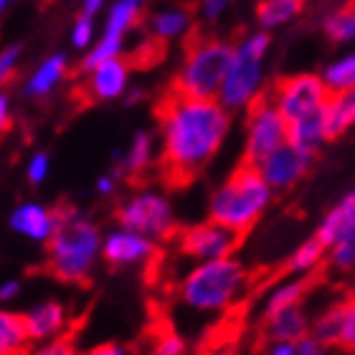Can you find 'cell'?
Masks as SVG:
<instances>
[{
	"label": "cell",
	"instance_id": "obj_7",
	"mask_svg": "<svg viewBox=\"0 0 355 355\" xmlns=\"http://www.w3.org/2000/svg\"><path fill=\"white\" fill-rule=\"evenodd\" d=\"M284 145H287V119L274 107L269 92H259V96L246 107V142L241 160L249 165H261Z\"/></svg>",
	"mask_w": 355,
	"mask_h": 355
},
{
	"label": "cell",
	"instance_id": "obj_5",
	"mask_svg": "<svg viewBox=\"0 0 355 355\" xmlns=\"http://www.w3.org/2000/svg\"><path fill=\"white\" fill-rule=\"evenodd\" d=\"M246 266L236 257L198 261L180 282V300L198 312L229 310L246 289Z\"/></svg>",
	"mask_w": 355,
	"mask_h": 355
},
{
	"label": "cell",
	"instance_id": "obj_30",
	"mask_svg": "<svg viewBox=\"0 0 355 355\" xmlns=\"http://www.w3.org/2000/svg\"><path fill=\"white\" fill-rule=\"evenodd\" d=\"M322 79H325V84L333 89V92L355 87V51L350 53V56H345V59L330 64V67L325 69V76H322Z\"/></svg>",
	"mask_w": 355,
	"mask_h": 355
},
{
	"label": "cell",
	"instance_id": "obj_45",
	"mask_svg": "<svg viewBox=\"0 0 355 355\" xmlns=\"http://www.w3.org/2000/svg\"><path fill=\"white\" fill-rule=\"evenodd\" d=\"M99 6H102V0H84V10H82V13L94 15L96 10H99Z\"/></svg>",
	"mask_w": 355,
	"mask_h": 355
},
{
	"label": "cell",
	"instance_id": "obj_47",
	"mask_svg": "<svg viewBox=\"0 0 355 355\" xmlns=\"http://www.w3.org/2000/svg\"><path fill=\"white\" fill-rule=\"evenodd\" d=\"M348 3H350V6H355V0H348Z\"/></svg>",
	"mask_w": 355,
	"mask_h": 355
},
{
	"label": "cell",
	"instance_id": "obj_34",
	"mask_svg": "<svg viewBox=\"0 0 355 355\" xmlns=\"http://www.w3.org/2000/svg\"><path fill=\"white\" fill-rule=\"evenodd\" d=\"M338 348H343L345 353H355V297H345V320H343Z\"/></svg>",
	"mask_w": 355,
	"mask_h": 355
},
{
	"label": "cell",
	"instance_id": "obj_37",
	"mask_svg": "<svg viewBox=\"0 0 355 355\" xmlns=\"http://www.w3.org/2000/svg\"><path fill=\"white\" fill-rule=\"evenodd\" d=\"M18 56H21V46H10V49H6V51H3V59H0V76H3V82L13 79Z\"/></svg>",
	"mask_w": 355,
	"mask_h": 355
},
{
	"label": "cell",
	"instance_id": "obj_12",
	"mask_svg": "<svg viewBox=\"0 0 355 355\" xmlns=\"http://www.w3.org/2000/svg\"><path fill=\"white\" fill-rule=\"evenodd\" d=\"M130 61L125 56H114V59L104 61L92 71H87V82L79 84L76 96L84 102H104V99H114L125 92L127 87V74H130Z\"/></svg>",
	"mask_w": 355,
	"mask_h": 355
},
{
	"label": "cell",
	"instance_id": "obj_21",
	"mask_svg": "<svg viewBox=\"0 0 355 355\" xmlns=\"http://www.w3.org/2000/svg\"><path fill=\"white\" fill-rule=\"evenodd\" d=\"M31 335L26 327V318L18 312L0 315V355H28Z\"/></svg>",
	"mask_w": 355,
	"mask_h": 355
},
{
	"label": "cell",
	"instance_id": "obj_33",
	"mask_svg": "<svg viewBox=\"0 0 355 355\" xmlns=\"http://www.w3.org/2000/svg\"><path fill=\"white\" fill-rule=\"evenodd\" d=\"M153 355H188V345H185V340L178 333L163 330L160 335H155Z\"/></svg>",
	"mask_w": 355,
	"mask_h": 355
},
{
	"label": "cell",
	"instance_id": "obj_24",
	"mask_svg": "<svg viewBox=\"0 0 355 355\" xmlns=\"http://www.w3.org/2000/svg\"><path fill=\"white\" fill-rule=\"evenodd\" d=\"M153 153H155L153 135H150V132H137V135H135L132 145L127 148V155H125V160H122V168L114 173V178H117L119 173H125V175H130V178L142 175V173L153 165V157H155Z\"/></svg>",
	"mask_w": 355,
	"mask_h": 355
},
{
	"label": "cell",
	"instance_id": "obj_20",
	"mask_svg": "<svg viewBox=\"0 0 355 355\" xmlns=\"http://www.w3.org/2000/svg\"><path fill=\"white\" fill-rule=\"evenodd\" d=\"M67 74H69L67 59H64L61 53H56L51 59H46L44 64L31 74V79L26 82L23 92L28 96H49L53 89L59 87V82L67 79Z\"/></svg>",
	"mask_w": 355,
	"mask_h": 355
},
{
	"label": "cell",
	"instance_id": "obj_42",
	"mask_svg": "<svg viewBox=\"0 0 355 355\" xmlns=\"http://www.w3.org/2000/svg\"><path fill=\"white\" fill-rule=\"evenodd\" d=\"M114 185H117V178L102 175L96 180V193H99V196H112V193H114Z\"/></svg>",
	"mask_w": 355,
	"mask_h": 355
},
{
	"label": "cell",
	"instance_id": "obj_49",
	"mask_svg": "<svg viewBox=\"0 0 355 355\" xmlns=\"http://www.w3.org/2000/svg\"><path fill=\"white\" fill-rule=\"evenodd\" d=\"M3 6H8V0H3Z\"/></svg>",
	"mask_w": 355,
	"mask_h": 355
},
{
	"label": "cell",
	"instance_id": "obj_48",
	"mask_svg": "<svg viewBox=\"0 0 355 355\" xmlns=\"http://www.w3.org/2000/svg\"><path fill=\"white\" fill-rule=\"evenodd\" d=\"M350 196H353V200H355V191H353V193H350Z\"/></svg>",
	"mask_w": 355,
	"mask_h": 355
},
{
	"label": "cell",
	"instance_id": "obj_31",
	"mask_svg": "<svg viewBox=\"0 0 355 355\" xmlns=\"http://www.w3.org/2000/svg\"><path fill=\"white\" fill-rule=\"evenodd\" d=\"M188 13L191 10H173V13H157L153 18V33L163 38L178 36V33H185L191 28L188 26Z\"/></svg>",
	"mask_w": 355,
	"mask_h": 355
},
{
	"label": "cell",
	"instance_id": "obj_11",
	"mask_svg": "<svg viewBox=\"0 0 355 355\" xmlns=\"http://www.w3.org/2000/svg\"><path fill=\"white\" fill-rule=\"evenodd\" d=\"M155 257V239L137 234L130 229H114L104 236L102 259L110 266H132L145 264Z\"/></svg>",
	"mask_w": 355,
	"mask_h": 355
},
{
	"label": "cell",
	"instance_id": "obj_19",
	"mask_svg": "<svg viewBox=\"0 0 355 355\" xmlns=\"http://www.w3.org/2000/svg\"><path fill=\"white\" fill-rule=\"evenodd\" d=\"M264 330L269 335V340L274 343H297L310 333V322L300 307H289V310L264 318Z\"/></svg>",
	"mask_w": 355,
	"mask_h": 355
},
{
	"label": "cell",
	"instance_id": "obj_44",
	"mask_svg": "<svg viewBox=\"0 0 355 355\" xmlns=\"http://www.w3.org/2000/svg\"><path fill=\"white\" fill-rule=\"evenodd\" d=\"M269 355H297V345L295 343H274Z\"/></svg>",
	"mask_w": 355,
	"mask_h": 355
},
{
	"label": "cell",
	"instance_id": "obj_13",
	"mask_svg": "<svg viewBox=\"0 0 355 355\" xmlns=\"http://www.w3.org/2000/svg\"><path fill=\"white\" fill-rule=\"evenodd\" d=\"M310 163H312L310 155L300 153V150L292 148L287 142L284 148H279L277 153H272V155L266 157L264 163L259 165V171L266 178V183L272 185V191H289L292 185H297L307 175Z\"/></svg>",
	"mask_w": 355,
	"mask_h": 355
},
{
	"label": "cell",
	"instance_id": "obj_36",
	"mask_svg": "<svg viewBox=\"0 0 355 355\" xmlns=\"http://www.w3.org/2000/svg\"><path fill=\"white\" fill-rule=\"evenodd\" d=\"M92 38V15L82 13L74 23V33H71V41H74L76 49H84Z\"/></svg>",
	"mask_w": 355,
	"mask_h": 355
},
{
	"label": "cell",
	"instance_id": "obj_39",
	"mask_svg": "<svg viewBox=\"0 0 355 355\" xmlns=\"http://www.w3.org/2000/svg\"><path fill=\"white\" fill-rule=\"evenodd\" d=\"M79 355H130L119 343H102V345H94V348L84 350Z\"/></svg>",
	"mask_w": 355,
	"mask_h": 355
},
{
	"label": "cell",
	"instance_id": "obj_22",
	"mask_svg": "<svg viewBox=\"0 0 355 355\" xmlns=\"http://www.w3.org/2000/svg\"><path fill=\"white\" fill-rule=\"evenodd\" d=\"M307 292H310V277L287 279V282H282V284H277V287L269 292V297H266L261 320L269 318V315H277V312H282V310H289V307H300Z\"/></svg>",
	"mask_w": 355,
	"mask_h": 355
},
{
	"label": "cell",
	"instance_id": "obj_3",
	"mask_svg": "<svg viewBox=\"0 0 355 355\" xmlns=\"http://www.w3.org/2000/svg\"><path fill=\"white\" fill-rule=\"evenodd\" d=\"M183 67L168 89L198 99H218L231 64L236 59V44L208 36L198 26H191L183 41Z\"/></svg>",
	"mask_w": 355,
	"mask_h": 355
},
{
	"label": "cell",
	"instance_id": "obj_14",
	"mask_svg": "<svg viewBox=\"0 0 355 355\" xmlns=\"http://www.w3.org/2000/svg\"><path fill=\"white\" fill-rule=\"evenodd\" d=\"M10 223V229L15 234H21V236L31 239V241H46L49 244V239L53 236V231H56V221H53V208H46L41 203H18L13 208V214L8 218Z\"/></svg>",
	"mask_w": 355,
	"mask_h": 355
},
{
	"label": "cell",
	"instance_id": "obj_43",
	"mask_svg": "<svg viewBox=\"0 0 355 355\" xmlns=\"http://www.w3.org/2000/svg\"><path fill=\"white\" fill-rule=\"evenodd\" d=\"M0 122H3V132L10 130V102H8V94L0 96Z\"/></svg>",
	"mask_w": 355,
	"mask_h": 355
},
{
	"label": "cell",
	"instance_id": "obj_23",
	"mask_svg": "<svg viewBox=\"0 0 355 355\" xmlns=\"http://www.w3.org/2000/svg\"><path fill=\"white\" fill-rule=\"evenodd\" d=\"M325 252L327 249L320 244L315 236L307 239L304 244H300L295 252L289 254V259L284 261V274H292V277H310V274L325 261Z\"/></svg>",
	"mask_w": 355,
	"mask_h": 355
},
{
	"label": "cell",
	"instance_id": "obj_6",
	"mask_svg": "<svg viewBox=\"0 0 355 355\" xmlns=\"http://www.w3.org/2000/svg\"><path fill=\"white\" fill-rule=\"evenodd\" d=\"M266 49H269V33H257L236 44V59L231 64V71L218 94V102L229 112L246 110L259 96L261 59Z\"/></svg>",
	"mask_w": 355,
	"mask_h": 355
},
{
	"label": "cell",
	"instance_id": "obj_32",
	"mask_svg": "<svg viewBox=\"0 0 355 355\" xmlns=\"http://www.w3.org/2000/svg\"><path fill=\"white\" fill-rule=\"evenodd\" d=\"M28 355H79L76 353V343L71 333H61L53 340L41 343L36 350H28Z\"/></svg>",
	"mask_w": 355,
	"mask_h": 355
},
{
	"label": "cell",
	"instance_id": "obj_8",
	"mask_svg": "<svg viewBox=\"0 0 355 355\" xmlns=\"http://www.w3.org/2000/svg\"><path fill=\"white\" fill-rule=\"evenodd\" d=\"M114 218L122 229L137 231L145 236L163 241L175 239V211L173 203L157 191H140L125 198L114 211Z\"/></svg>",
	"mask_w": 355,
	"mask_h": 355
},
{
	"label": "cell",
	"instance_id": "obj_28",
	"mask_svg": "<svg viewBox=\"0 0 355 355\" xmlns=\"http://www.w3.org/2000/svg\"><path fill=\"white\" fill-rule=\"evenodd\" d=\"M322 28H325L327 38L335 41V44H343V41L355 38V6L345 3L340 10H335V13L327 18Z\"/></svg>",
	"mask_w": 355,
	"mask_h": 355
},
{
	"label": "cell",
	"instance_id": "obj_27",
	"mask_svg": "<svg viewBox=\"0 0 355 355\" xmlns=\"http://www.w3.org/2000/svg\"><path fill=\"white\" fill-rule=\"evenodd\" d=\"M165 53H168V38L153 33L148 41H142V44L127 56V61H130V67H135V69H153L165 59Z\"/></svg>",
	"mask_w": 355,
	"mask_h": 355
},
{
	"label": "cell",
	"instance_id": "obj_17",
	"mask_svg": "<svg viewBox=\"0 0 355 355\" xmlns=\"http://www.w3.org/2000/svg\"><path fill=\"white\" fill-rule=\"evenodd\" d=\"M355 125V87L338 89L325 104L327 140H338Z\"/></svg>",
	"mask_w": 355,
	"mask_h": 355
},
{
	"label": "cell",
	"instance_id": "obj_18",
	"mask_svg": "<svg viewBox=\"0 0 355 355\" xmlns=\"http://www.w3.org/2000/svg\"><path fill=\"white\" fill-rule=\"evenodd\" d=\"M353 223H355V200H353V196H345V198H343L338 206L330 208L325 214V218L320 221L318 231H315V239L330 252V249L353 229Z\"/></svg>",
	"mask_w": 355,
	"mask_h": 355
},
{
	"label": "cell",
	"instance_id": "obj_35",
	"mask_svg": "<svg viewBox=\"0 0 355 355\" xmlns=\"http://www.w3.org/2000/svg\"><path fill=\"white\" fill-rule=\"evenodd\" d=\"M49 171H51V160L46 153H36L31 157L28 165H26V178H28L31 185H41L49 178Z\"/></svg>",
	"mask_w": 355,
	"mask_h": 355
},
{
	"label": "cell",
	"instance_id": "obj_9",
	"mask_svg": "<svg viewBox=\"0 0 355 355\" xmlns=\"http://www.w3.org/2000/svg\"><path fill=\"white\" fill-rule=\"evenodd\" d=\"M266 92L272 96L274 107L279 110V114L287 119V125L325 110L327 99L333 94V89L318 74L279 76V79H274V84H269Z\"/></svg>",
	"mask_w": 355,
	"mask_h": 355
},
{
	"label": "cell",
	"instance_id": "obj_15",
	"mask_svg": "<svg viewBox=\"0 0 355 355\" xmlns=\"http://www.w3.org/2000/svg\"><path fill=\"white\" fill-rule=\"evenodd\" d=\"M23 318H26V327H28L33 343L53 340L67 327V310H64V304L53 302V300L33 304L28 312H23Z\"/></svg>",
	"mask_w": 355,
	"mask_h": 355
},
{
	"label": "cell",
	"instance_id": "obj_4",
	"mask_svg": "<svg viewBox=\"0 0 355 355\" xmlns=\"http://www.w3.org/2000/svg\"><path fill=\"white\" fill-rule=\"evenodd\" d=\"M272 185L261 175L259 165L241 163L211 196L208 218L246 236L272 203Z\"/></svg>",
	"mask_w": 355,
	"mask_h": 355
},
{
	"label": "cell",
	"instance_id": "obj_29",
	"mask_svg": "<svg viewBox=\"0 0 355 355\" xmlns=\"http://www.w3.org/2000/svg\"><path fill=\"white\" fill-rule=\"evenodd\" d=\"M327 261H330V266H333L335 272L350 274L355 269V223L353 229L330 249V259Z\"/></svg>",
	"mask_w": 355,
	"mask_h": 355
},
{
	"label": "cell",
	"instance_id": "obj_25",
	"mask_svg": "<svg viewBox=\"0 0 355 355\" xmlns=\"http://www.w3.org/2000/svg\"><path fill=\"white\" fill-rule=\"evenodd\" d=\"M343 320H345V300L333 304V307H327L322 315H318L310 327V333L315 335L318 340L325 343L327 348H330V345H338V343H340V333H343Z\"/></svg>",
	"mask_w": 355,
	"mask_h": 355
},
{
	"label": "cell",
	"instance_id": "obj_40",
	"mask_svg": "<svg viewBox=\"0 0 355 355\" xmlns=\"http://www.w3.org/2000/svg\"><path fill=\"white\" fill-rule=\"evenodd\" d=\"M18 292H21V282L8 279L6 284L0 287V300H3V302H10V300H15V297H18Z\"/></svg>",
	"mask_w": 355,
	"mask_h": 355
},
{
	"label": "cell",
	"instance_id": "obj_46",
	"mask_svg": "<svg viewBox=\"0 0 355 355\" xmlns=\"http://www.w3.org/2000/svg\"><path fill=\"white\" fill-rule=\"evenodd\" d=\"M348 297H355V269L350 272V279H348Z\"/></svg>",
	"mask_w": 355,
	"mask_h": 355
},
{
	"label": "cell",
	"instance_id": "obj_41",
	"mask_svg": "<svg viewBox=\"0 0 355 355\" xmlns=\"http://www.w3.org/2000/svg\"><path fill=\"white\" fill-rule=\"evenodd\" d=\"M226 3H229V0H200V6H203L208 18H218V13L226 8Z\"/></svg>",
	"mask_w": 355,
	"mask_h": 355
},
{
	"label": "cell",
	"instance_id": "obj_16",
	"mask_svg": "<svg viewBox=\"0 0 355 355\" xmlns=\"http://www.w3.org/2000/svg\"><path fill=\"white\" fill-rule=\"evenodd\" d=\"M287 142L292 148H297L304 155L315 157L318 150L322 148V142H327L325 132V110L307 114V117L297 119L292 125H287Z\"/></svg>",
	"mask_w": 355,
	"mask_h": 355
},
{
	"label": "cell",
	"instance_id": "obj_2",
	"mask_svg": "<svg viewBox=\"0 0 355 355\" xmlns=\"http://www.w3.org/2000/svg\"><path fill=\"white\" fill-rule=\"evenodd\" d=\"M53 221L56 231L49 239L46 266L59 282L84 284L92 277L96 259L102 257L104 236L99 234V226L69 203L53 206Z\"/></svg>",
	"mask_w": 355,
	"mask_h": 355
},
{
	"label": "cell",
	"instance_id": "obj_38",
	"mask_svg": "<svg viewBox=\"0 0 355 355\" xmlns=\"http://www.w3.org/2000/svg\"><path fill=\"white\" fill-rule=\"evenodd\" d=\"M295 345H297V355H322L327 350L325 343L318 340V338H315L312 333H307L304 338H300Z\"/></svg>",
	"mask_w": 355,
	"mask_h": 355
},
{
	"label": "cell",
	"instance_id": "obj_1",
	"mask_svg": "<svg viewBox=\"0 0 355 355\" xmlns=\"http://www.w3.org/2000/svg\"><path fill=\"white\" fill-rule=\"evenodd\" d=\"M160 127V171L168 185H185L198 175L231 130V112L218 99H198L168 89L155 104Z\"/></svg>",
	"mask_w": 355,
	"mask_h": 355
},
{
	"label": "cell",
	"instance_id": "obj_26",
	"mask_svg": "<svg viewBox=\"0 0 355 355\" xmlns=\"http://www.w3.org/2000/svg\"><path fill=\"white\" fill-rule=\"evenodd\" d=\"M304 0H259L257 6V21L266 28L282 26V23L292 21L300 10H302Z\"/></svg>",
	"mask_w": 355,
	"mask_h": 355
},
{
	"label": "cell",
	"instance_id": "obj_10",
	"mask_svg": "<svg viewBox=\"0 0 355 355\" xmlns=\"http://www.w3.org/2000/svg\"><path fill=\"white\" fill-rule=\"evenodd\" d=\"M241 239L244 236L239 231L208 218L206 223H196V226L178 231L175 244L180 249V254H185V257L198 261H208V259L234 257L236 246L241 244Z\"/></svg>",
	"mask_w": 355,
	"mask_h": 355
}]
</instances>
